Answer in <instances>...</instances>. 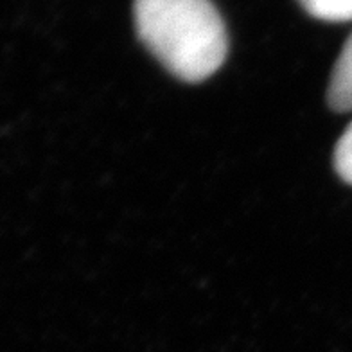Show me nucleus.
<instances>
[{"label": "nucleus", "mask_w": 352, "mask_h": 352, "mask_svg": "<svg viewBox=\"0 0 352 352\" xmlns=\"http://www.w3.org/2000/svg\"><path fill=\"white\" fill-rule=\"evenodd\" d=\"M140 42L176 78L204 81L227 58L225 23L210 0H135Z\"/></svg>", "instance_id": "nucleus-1"}, {"label": "nucleus", "mask_w": 352, "mask_h": 352, "mask_svg": "<svg viewBox=\"0 0 352 352\" xmlns=\"http://www.w3.org/2000/svg\"><path fill=\"white\" fill-rule=\"evenodd\" d=\"M327 102L334 111L352 110V34L343 45L342 54L333 69L327 88Z\"/></svg>", "instance_id": "nucleus-2"}, {"label": "nucleus", "mask_w": 352, "mask_h": 352, "mask_svg": "<svg viewBox=\"0 0 352 352\" xmlns=\"http://www.w3.org/2000/svg\"><path fill=\"white\" fill-rule=\"evenodd\" d=\"M302 8L318 20L349 22L352 20V0H298Z\"/></svg>", "instance_id": "nucleus-3"}, {"label": "nucleus", "mask_w": 352, "mask_h": 352, "mask_svg": "<svg viewBox=\"0 0 352 352\" xmlns=\"http://www.w3.org/2000/svg\"><path fill=\"white\" fill-rule=\"evenodd\" d=\"M334 167L342 180L352 184V122L342 135L334 149Z\"/></svg>", "instance_id": "nucleus-4"}]
</instances>
